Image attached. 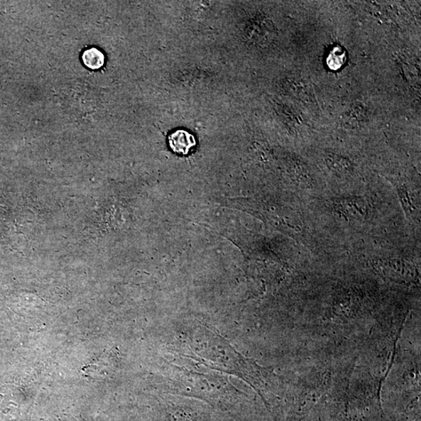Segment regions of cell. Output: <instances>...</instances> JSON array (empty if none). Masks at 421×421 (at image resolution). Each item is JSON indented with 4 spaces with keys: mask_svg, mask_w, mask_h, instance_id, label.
Instances as JSON below:
<instances>
[{
    "mask_svg": "<svg viewBox=\"0 0 421 421\" xmlns=\"http://www.w3.org/2000/svg\"><path fill=\"white\" fill-rule=\"evenodd\" d=\"M169 145L175 153L186 155L196 146V140L188 131L178 130L170 135Z\"/></svg>",
    "mask_w": 421,
    "mask_h": 421,
    "instance_id": "obj_1",
    "label": "cell"
},
{
    "mask_svg": "<svg viewBox=\"0 0 421 421\" xmlns=\"http://www.w3.org/2000/svg\"><path fill=\"white\" fill-rule=\"evenodd\" d=\"M82 60L87 67L93 70L102 67L105 62L104 55L95 48L84 51L82 55Z\"/></svg>",
    "mask_w": 421,
    "mask_h": 421,
    "instance_id": "obj_2",
    "label": "cell"
},
{
    "mask_svg": "<svg viewBox=\"0 0 421 421\" xmlns=\"http://www.w3.org/2000/svg\"><path fill=\"white\" fill-rule=\"evenodd\" d=\"M346 54L339 48H335L329 55L328 65L332 70H337L344 65Z\"/></svg>",
    "mask_w": 421,
    "mask_h": 421,
    "instance_id": "obj_3",
    "label": "cell"
}]
</instances>
